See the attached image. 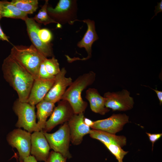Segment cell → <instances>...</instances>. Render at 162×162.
<instances>
[{
	"mask_svg": "<svg viewBox=\"0 0 162 162\" xmlns=\"http://www.w3.org/2000/svg\"><path fill=\"white\" fill-rule=\"evenodd\" d=\"M2 70L5 80L16 92L18 99L27 102L34 79L9 55L4 60Z\"/></svg>",
	"mask_w": 162,
	"mask_h": 162,
	"instance_id": "6da1fadb",
	"label": "cell"
},
{
	"mask_svg": "<svg viewBox=\"0 0 162 162\" xmlns=\"http://www.w3.org/2000/svg\"><path fill=\"white\" fill-rule=\"evenodd\" d=\"M96 74L90 71L79 76L67 88L61 100H67L72 107L75 114L83 113L87 106L82 99V91L92 85L95 80Z\"/></svg>",
	"mask_w": 162,
	"mask_h": 162,
	"instance_id": "7a4b0ae2",
	"label": "cell"
},
{
	"mask_svg": "<svg viewBox=\"0 0 162 162\" xmlns=\"http://www.w3.org/2000/svg\"><path fill=\"white\" fill-rule=\"evenodd\" d=\"M9 55L29 73L34 80L39 78L40 66L46 58L40 53L33 45L29 46H14Z\"/></svg>",
	"mask_w": 162,
	"mask_h": 162,
	"instance_id": "3957f363",
	"label": "cell"
},
{
	"mask_svg": "<svg viewBox=\"0 0 162 162\" xmlns=\"http://www.w3.org/2000/svg\"><path fill=\"white\" fill-rule=\"evenodd\" d=\"M13 110L18 117L16 126L18 128H23L31 133L39 131L36 122V115L34 106L28 102H22L18 99L14 102Z\"/></svg>",
	"mask_w": 162,
	"mask_h": 162,
	"instance_id": "277c9868",
	"label": "cell"
},
{
	"mask_svg": "<svg viewBox=\"0 0 162 162\" xmlns=\"http://www.w3.org/2000/svg\"><path fill=\"white\" fill-rule=\"evenodd\" d=\"M77 10V1L75 0H60L55 8H47L49 16L57 23L62 24H72L76 21Z\"/></svg>",
	"mask_w": 162,
	"mask_h": 162,
	"instance_id": "5b68a950",
	"label": "cell"
},
{
	"mask_svg": "<svg viewBox=\"0 0 162 162\" xmlns=\"http://www.w3.org/2000/svg\"><path fill=\"white\" fill-rule=\"evenodd\" d=\"M44 134L50 148L54 151L61 154L67 159L72 157L69 150L70 138L68 122L53 133L44 132Z\"/></svg>",
	"mask_w": 162,
	"mask_h": 162,
	"instance_id": "8992f818",
	"label": "cell"
},
{
	"mask_svg": "<svg viewBox=\"0 0 162 162\" xmlns=\"http://www.w3.org/2000/svg\"><path fill=\"white\" fill-rule=\"evenodd\" d=\"M8 144L17 150L20 161L30 155L31 146V134L20 128L14 129L7 135Z\"/></svg>",
	"mask_w": 162,
	"mask_h": 162,
	"instance_id": "52a82bcc",
	"label": "cell"
},
{
	"mask_svg": "<svg viewBox=\"0 0 162 162\" xmlns=\"http://www.w3.org/2000/svg\"><path fill=\"white\" fill-rule=\"evenodd\" d=\"M126 89L117 92H107L104 93L105 106L113 111H125L133 108L134 104L133 98Z\"/></svg>",
	"mask_w": 162,
	"mask_h": 162,
	"instance_id": "ba28073f",
	"label": "cell"
},
{
	"mask_svg": "<svg viewBox=\"0 0 162 162\" xmlns=\"http://www.w3.org/2000/svg\"><path fill=\"white\" fill-rule=\"evenodd\" d=\"M58 102L57 106L54 108L50 118L46 122L42 130L44 132L50 131L58 124L68 122L75 114L67 100H61Z\"/></svg>",
	"mask_w": 162,
	"mask_h": 162,
	"instance_id": "9c48e42d",
	"label": "cell"
},
{
	"mask_svg": "<svg viewBox=\"0 0 162 162\" xmlns=\"http://www.w3.org/2000/svg\"><path fill=\"white\" fill-rule=\"evenodd\" d=\"M129 119L125 114H113L107 118L93 122L90 127L115 134L122 130L124 126L129 122Z\"/></svg>",
	"mask_w": 162,
	"mask_h": 162,
	"instance_id": "30bf717a",
	"label": "cell"
},
{
	"mask_svg": "<svg viewBox=\"0 0 162 162\" xmlns=\"http://www.w3.org/2000/svg\"><path fill=\"white\" fill-rule=\"evenodd\" d=\"M66 72L65 68H63L55 76L54 82L44 100L54 104L61 100L67 88L73 82L70 77H65Z\"/></svg>",
	"mask_w": 162,
	"mask_h": 162,
	"instance_id": "8fae6325",
	"label": "cell"
},
{
	"mask_svg": "<svg viewBox=\"0 0 162 162\" xmlns=\"http://www.w3.org/2000/svg\"><path fill=\"white\" fill-rule=\"evenodd\" d=\"M84 118L83 113L74 114L68 122L70 141L74 145L80 144L83 136L89 134L91 131L90 127L86 123Z\"/></svg>",
	"mask_w": 162,
	"mask_h": 162,
	"instance_id": "7c38bea8",
	"label": "cell"
},
{
	"mask_svg": "<svg viewBox=\"0 0 162 162\" xmlns=\"http://www.w3.org/2000/svg\"><path fill=\"white\" fill-rule=\"evenodd\" d=\"M29 38L34 46L45 57L53 56L50 44L43 42L39 38L38 32L40 29L39 25L33 18L28 17L25 20Z\"/></svg>",
	"mask_w": 162,
	"mask_h": 162,
	"instance_id": "4fadbf2b",
	"label": "cell"
},
{
	"mask_svg": "<svg viewBox=\"0 0 162 162\" xmlns=\"http://www.w3.org/2000/svg\"><path fill=\"white\" fill-rule=\"evenodd\" d=\"M31 154L37 160L46 161L48 158L50 148L42 130L31 134Z\"/></svg>",
	"mask_w": 162,
	"mask_h": 162,
	"instance_id": "5bb4252c",
	"label": "cell"
},
{
	"mask_svg": "<svg viewBox=\"0 0 162 162\" xmlns=\"http://www.w3.org/2000/svg\"><path fill=\"white\" fill-rule=\"evenodd\" d=\"M55 79V77L50 79L38 78L34 80L27 102L35 106L43 100L52 86Z\"/></svg>",
	"mask_w": 162,
	"mask_h": 162,
	"instance_id": "9a60e30c",
	"label": "cell"
},
{
	"mask_svg": "<svg viewBox=\"0 0 162 162\" xmlns=\"http://www.w3.org/2000/svg\"><path fill=\"white\" fill-rule=\"evenodd\" d=\"M82 21L86 24L87 29L83 38L77 44L79 48H84L88 54L86 58L82 59L86 60L90 58L92 56V45L93 43L98 40V37L95 31V22L94 21L89 19H85Z\"/></svg>",
	"mask_w": 162,
	"mask_h": 162,
	"instance_id": "2e32d148",
	"label": "cell"
},
{
	"mask_svg": "<svg viewBox=\"0 0 162 162\" xmlns=\"http://www.w3.org/2000/svg\"><path fill=\"white\" fill-rule=\"evenodd\" d=\"M86 98L89 101L91 110L94 112L104 115L110 111L105 106V98L94 88H88L86 91Z\"/></svg>",
	"mask_w": 162,
	"mask_h": 162,
	"instance_id": "e0dca14e",
	"label": "cell"
},
{
	"mask_svg": "<svg viewBox=\"0 0 162 162\" xmlns=\"http://www.w3.org/2000/svg\"><path fill=\"white\" fill-rule=\"evenodd\" d=\"M92 138L98 140L103 143L114 144L121 147L125 146L127 139L124 136H118L103 130L93 129L89 133Z\"/></svg>",
	"mask_w": 162,
	"mask_h": 162,
	"instance_id": "ac0fdd59",
	"label": "cell"
},
{
	"mask_svg": "<svg viewBox=\"0 0 162 162\" xmlns=\"http://www.w3.org/2000/svg\"><path fill=\"white\" fill-rule=\"evenodd\" d=\"M55 104L43 99L36 105L37 124L39 131L44 128L47 118L50 116L55 107Z\"/></svg>",
	"mask_w": 162,
	"mask_h": 162,
	"instance_id": "d6986e66",
	"label": "cell"
},
{
	"mask_svg": "<svg viewBox=\"0 0 162 162\" xmlns=\"http://www.w3.org/2000/svg\"><path fill=\"white\" fill-rule=\"evenodd\" d=\"M2 16L13 19H21L25 21L27 14L22 12L10 2L2 1Z\"/></svg>",
	"mask_w": 162,
	"mask_h": 162,
	"instance_id": "ffe728a7",
	"label": "cell"
},
{
	"mask_svg": "<svg viewBox=\"0 0 162 162\" xmlns=\"http://www.w3.org/2000/svg\"><path fill=\"white\" fill-rule=\"evenodd\" d=\"M11 2L21 11L27 14H33L38 8L37 0H13Z\"/></svg>",
	"mask_w": 162,
	"mask_h": 162,
	"instance_id": "44dd1931",
	"label": "cell"
},
{
	"mask_svg": "<svg viewBox=\"0 0 162 162\" xmlns=\"http://www.w3.org/2000/svg\"><path fill=\"white\" fill-rule=\"evenodd\" d=\"M48 0H45L44 4L39 10L38 13L33 18L37 22L45 25L50 23L57 22L49 15L47 11Z\"/></svg>",
	"mask_w": 162,
	"mask_h": 162,
	"instance_id": "7402d4cb",
	"label": "cell"
},
{
	"mask_svg": "<svg viewBox=\"0 0 162 162\" xmlns=\"http://www.w3.org/2000/svg\"><path fill=\"white\" fill-rule=\"evenodd\" d=\"M44 63L46 70L50 75L55 76L60 72L59 64L54 56L51 58H46Z\"/></svg>",
	"mask_w": 162,
	"mask_h": 162,
	"instance_id": "603a6c76",
	"label": "cell"
},
{
	"mask_svg": "<svg viewBox=\"0 0 162 162\" xmlns=\"http://www.w3.org/2000/svg\"><path fill=\"white\" fill-rule=\"evenodd\" d=\"M114 156L118 162H123V160L128 151L124 150L119 146L114 144L103 143Z\"/></svg>",
	"mask_w": 162,
	"mask_h": 162,
	"instance_id": "cb8c5ba5",
	"label": "cell"
},
{
	"mask_svg": "<svg viewBox=\"0 0 162 162\" xmlns=\"http://www.w3.org/2000/svg\"><path fill=\"white\" fill-rule=\"evenodd\" d=\"M38 34L41 40L46 44H50L52 38L51 32L47 28H40L38 31Z\"/></svg>",
	"mask_w": 162,
	"mask_h": 162,
	"instance_id": "d4e9b609",
	"label": "cell"
},
{
	"mask_svg": "<svg viewBox=\"0 0 162 162\" xmlns=\"http://www.w3.org/2000/svg\"><path fill=\"white\" fill-rule=\"evenodd\" d=\"M66 159L61 154L52 151L50 153L48 158L45 162H66Z\"/></svg>",
	"mask_w": 162,
	"mask_h": 162,
	"instance_id": "484cf974",
	"label": "cell"
},
{
	"mask_svg": "<svg viewBox=\"0 0 162 162\" xmlns=\"http://www.w3.org/2000/svg\"><path fill=\"white\" fill-rule=\"evenodd\" d=\"M44 61L42 62L39 68V78L44 79H50L54 78L55 76L50 75L47 72L45 68Z\"/></svg>",
	"mask_w": 162,
	"mask_h": 162,
	"instance_id": "4316f807",
	"label": "cell"
},
{
	"mask_svg": "<svg viewBox=\"0 0 162 162\" xmlns=\"http://www.w3.org/2000/svg\"><path fill=\"white\" fill-rule=\"evenodd\" d=\"M146 133L148 136L150 141L152 142V149L153 151L154 143L160 138L162 136V134L161 133L152 134L147 132Z\"/></svg>",
	"mask_w": 162,
	"mask_h": 162,
	"instance_id": "83f0119b",
	"label": "cell"
},
{
	"mask_svg": "<svg viewBox=\"0 0 162 162\" xmlns=\"http://www.w3.org/2000/svg\"><path fill=\"white\" fill-rule=\"evenodd\" d=\"M158 4L155 7V10L154 11L155 15L153 16L152 19L154 16H156L157 14L159 12L162 11V0H161L160 2H158Z\"/></svg>",
	"mask_w": 162,
	"mask_h": 162,
	"instance_id": "f1b7e54d",
	"label": "cell"
},
{
	"mask_svg": "<svg viewBox=\"0 0 162 162\" xmlns=\"http://www.w3.org/2000/svg\"><path fill=\"white\" fill-rule=\"evenodd\" d=\"M9 42L8 37L4 33L0 25V40Z\"/></svg>",
	"mask_w": 162,
	"mask_h": 162,
	"instance_id": "f546056e",
	"label": "cell"
},
{
	"mask_svg": "<svg viewBox=\"0 0 162 162\" xmlns=\"http://www.w3.org/2000/svg\"><path fill=\"white\" fill-rule=\"evenodd\" d=\"M156 93L158 98L159 100L160 104L161 105L162 104V91L158 90L157 89H153L151 88Z\"/></svg>",
	"mask_w": 162,
	"mask_h": 162,
	"instance_id": "4dcf8cb0",
	"label": "cell"
},
{
	"mask_svg": "<svg viewBox=\"0 0 162 162\" xmlns=\"http://www.w3.org/2000/svg\"><path fill=\"white\" fill-rule=\"evenodd\" d=\"M23 161L24 162H37V160L35 157L31 155H29L24 158Z\"/></svg>",
	"mask_w": 162,
	"mask_h": 162,
	"instance_id": "1f68e13d",
	"label": "cell"
},
{
	"mask_svg": "<svg viewBox=\"0 0 162 162\" xmlns=\"http://www.w3.org/2000/svg\"><path fill=\"white\" fill-rule=\"evenodd\" d=\"M2 1H0V20L2 18Z\"/></svg>",
	"mask_w": 162,
	"mask_h": 162,
	"instance_id": "d6a6232c",
	"label": "cell"
},
{
	"mask_svg": "<svg viewBox=\"0 0 162 162\" xmlns=\"http://www.w3.org/2000/svg\"><path fill=\"white\" fill-rule=\"evenodd\" d=\"M20 162H24L23 161H20Z\"/></svg>",
	"mask_w": 162,
	"mask_h": 162,
	"instance_id": "836d02e7",
	"label": "cell"
}]
</instances>
